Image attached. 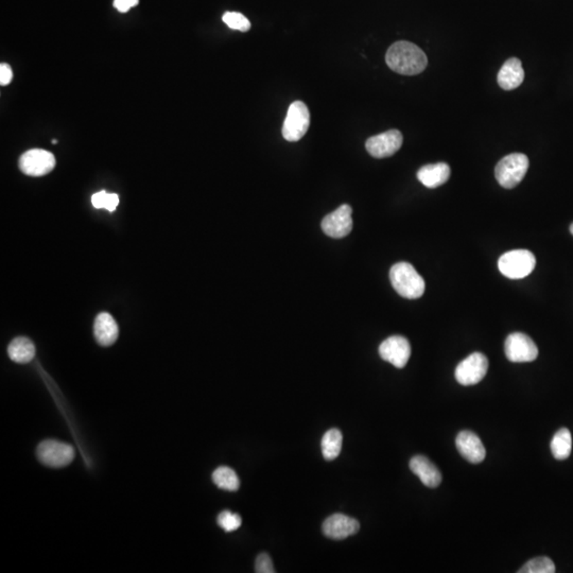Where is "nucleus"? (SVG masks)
Listing matches in <instances>:
<instances>
[{
  "label": "nucleus",
  "instance_id": "22",
  "mask_svg": "<svg viewBox=\"0 0 573 573\" xmlns=\"http://www.w3.org/2000/svg\"><path fill=\"white\" fill-rule=\"evenodd\" d=\"M212 481L221 490L236 492L240 486V481L235 470L227 466L217 468L212 474Z\"/></svg>",
  "mask_w": 573,
  "mask_h": 573
},
{
  "label": "nucleus",
  "instance_id": "19",
  "mask_svg": "<svg viewBox=\"0 0 573 573\" xmlns=\"http://www.w3.org/2000/svg\"><path fill=\"white\" fill-rule=\"evenodd\" d=\"M10 359L16 363H29L36 356V347L24 337L16 338L8 347Z\"/></svg>",
  "mask_w": 573,
  "mask_h": 573
},
{
  "label": "nucleus",
  "instance_id": "17",
  "mask_svg": "<svg viewBox=\"0 0 573 573\" xmlns=\"http://www.w3.org/2000/svg\"><path fill=\"white\" fill-rule=\"evenodd\" d=\"M94 333H95L96 340L101 347H110L117 341L119 331H118L117 323L112 315L108 312H102L96 318Z\"/></svg>",
  "mask_w": 573,
  "mask_h": 573
},
{
  "label": "nucleus",
  "instance_id": "23",
  "mask_svg": "<svg viewBox=\"0 0 573 573\" xmlns=\"http://www.w3.org/2000/svg\"><path fill=\"white\" fill-rule=\"evenodd\" d=\"M519 573H554L556 572V565L546 556L533 558L529 560L527 564L521 567Z\"/></svg>",
  "mask_w": 573,
  "mask_h": 573
},
{
  "label": "nucleus",
  "instance_id": "10",
  "mask_svg": "<svg viewBox=\"0 0 573 573\" xmlns=\"http://www.w3.org/2000/svg\"><path fill=\"white\" fill-rule=\"evenodd\" d=\"M402 141V134L398 130H390L370 137L366 140L365 148L372 157L386 159L394 155L401 148Z\"/></svg>",
  "mask_w": 573,
  "mask_h": 573
},
{
  "label": "nucleus",
  "instance_id": "26",
  "mask_svg": "<svg viewBox=\"0 0 573 573\" xmlns=\"http://www.w3.org/2000/svg\"><path fill=\"white\" fill-rule=\"evenodd\" d=\"M217 523L222 528L225 532H234L238 530L242 525V519L238 514L232 513L229 511H223L218 516Z\"/></svg>",
  "mask_w": 573,
  "mask_h": 573
},
{
  "label": "nucleus",
  "instance_id": "27",
  "mask_svg": "<svg viewBox=\"0 0 573 573\" xmlns=\"http://www.w3.org/2000/svg\"><path fill=\"white\" fill-rule=\"evenodd\" d=\"M255 572L257 573H274L273 563H272L271 558L269 554L261 553L256 558L255 563Z\"/></svg>",
  "mask_w": 573,
  "mask_h": 573
},
{
  "label": "nucleus",
  "instance_id": "8",
  "mask_svg": "<svg viewBox=\"0 0 573 573\" xmlns=\"http://www.w3.org/2000/svg\"><path fill=\"white\" fill-rule=\"evenodd\" d=\"M487 370V358L481 353L472 354L456 366V382L462 386H474L483 380L486 375Z\"/></svg>",
  "mask_w": 573,
  "mask_h": 573
},
{
  "label": "nucleus",
  "instance_id": "29",
  "mask_svg": "<svg viewBox=\"0 0 573 573\" xmlns=\"http://www.w3.org/2000/svg\"><path fill=\"white\" fill-rule=\"evenodd\" d=\"M13 79V71L9 65L3 63L0 65V84L3 86L8 85Z\"/></svg>",
  "mask_w": 573,
  "mask_h": 573
},
{
  "label": "nucleus",
  "instance_id": "18",
  "mask_svg": "<svg viewBox=\"0 0 573 573\" xmlns=\"http://www.w3.org/2000/svg\"><path fill=\"white\" fill-rule=\"evenodd\" d=\"M450 177V167L446 163L431 164L417 171V179L427 188H437L444 185Z\"/></svg>",
  "mask_w": 573,
  "mask_h": 573
},
{
  "label": "nucleus",
  "instance_id": "31",
  "mask_svg": "<svg viewBox=\"0 0 573 573\" xmlns=\"http://www.w3.org/2000/svg\"><path fill=\"white\" fill-rule=\"evenodd\" d=\"M52 143H53V145H55V143H57V139H53Z\"/></svg>",
  "mask_w": 573,
  "mask_h": 573
},
{
  "label": "nucleus",
  "instance_id": "28",
  "mask_svg": "<svg viewBox=\"0 0 573 573\" xmlns=\"http://www.w3.org/2000/svg\"><path fill=\"white\" fill-rule=\"evenodd\" d=\"M139 3V0H114V8L117 9L120 13H126L129 10L136 7Z\"/></svg>",
  "mask_w": 573,
  "mask_h": 573
},
{
  "label": "nucleus",
  "instance_id": "13",
  "mask_svg": "<svg viewBox=\"0 0 573 573\" xmlns=\"http://www.w3.org/2000/svg\"><path fill=\"white\" fill-rule=\"evenodd\" d=\"M323 533L331 539L342 540L359 532L360 523L344 514L329 516L323 523Z\"/></svg>",
  "mask_w": 573,
  "mask_h": 573
},
{
  "label": "nucleus",
  "instance_id": "20",
  "mask_svg": "<svg viewBox=\"0 0 573 573\" xmlns=\"http://www.w3.org/2000/svg\"><path fill=\"white\" fill-rule=\"evenodd\" d=\"M343 444V435L338 429H331L325 433L322 439V454L325 460L331 461L339 456Z\"/></svg>",
  "mask_w": 573,
  "mask_h": 573
},
{
  "label": "nucleus",
  "instance_id": "2",
  "mask_svg": "<svg viewBox=\"0 0 573 573\" xmlns=\"http://www.w3.org/2000/svg\"><path fill=\"white\" fill-rule=\"evenodd\" d=\"M390 280L395 291L408 300L421 298L425 292V280L410 263H398L393 266Z\"/></svg>",
  "mask_w": 573,
  "mask_h": 573
},
{
  "label": "nucleus",
  "instance_id": "25",
  "mask_svg": "<svg viewBox=\"0 0 573 573\" xmlns=\"http://www.w3.org/2000/svg\"><path fill=\"white\" fill-rule=\"evenodd\" d=\"M223 22L233 30L247 32L251 29V22L243 14L238 12H226L223 15Z\"/></svg>",
  "mask_w": 573,
  "mask_h": 573
},
{
  "label": "nucleus",
  "instance_id": "5",
  "mask_svg": "<svg viewBox=\"0 0 573 573\" xmlns=\"http://www.w3.org/2000/svg\"><path fill=\"white\" fill-rule=\"evenodd\" d=\"M310 126V113L306 104L296 101L289 106L282 126V136L286 140L298 141L306 135Z\"/></svg>",
  "mask_w": 573,
  "mask_h": 573
},
{
  "label": "nucleus",
  "instance_id": "4",
  "mask_svg": "<svg viewBox=\"0 0 573 573\" xmlns=\"http://www.w3.org/2000/svg\"><path fill=\"white\" fill-rule=\"evenodd\" d=\"M536 258L527 249L507 252L499 258L498 268L502 275L511 280L527 277L535 269Z\"/></svg>",
  "mask_w": 573,
  "mask_h": 573
},
{
  "label": "nucleus",
  "instance_id": "21",
  "mask_svg": "<svg viewBox=\"0 0 573 573\" xmlns=\"http://www.w3.org/2000/svg\"><path fill=\"white\" fill-rule=\"evenodd\" d=\"M572 449V437L566 428L558 430L551 441V451L556 460H566Z\"/></svg>",
  "mask_w": 573,
  "mask_h": 573
},
{
  "label": "nucleus",
  "instance_id": "16",
  "mask_svg": "<svg viewBox=\"0 0 573 573\" xmlns=\"http://www.w3.org/2000/svg\"><path fill=\"white\" fill-rule=\"evenodd\" d=\"M499 86L505 91H513L523 84L525 80V71L521 61L517 57H512L501 67L498 73Z\"/></svg>",
  "mask_w": 573,
  "mask_h": 573
},
{
  "label": "nucleus",
  "instance_id": "3",
  "mask_svg": "<svg viewBox=\"0 0 573 573\" xmlns=\"http://www.w3.org/2000/svg\"><path fill=\"white\" fill-rule=\"evenodd\" d=\"M529 169V159L521 153H513L503 157L495 168V177L498 183L507 189L519 185Z\"/></svg>",
  "mask_w": 573,
  "mask_h": 573
},
{
  "label": "nucleus",
  "instance_id": "24",
  "mask_svg": "<svg viewBox=\"0 0 573 573\" xmlns=\"http://www.w3.org/2000/svg\"><path fill=\"white\" fill-rule=\"evenodd\" d=\"M92 204L98 210L106 208L112 212L119 204V196L116 194H108L106 191L97 192L92 196Z\"/></svg>",
  "mask_w": 573,
  "mask_h": 573
},
{
  "label": "nucleus",
  "instance_id": "9",
  "mask_svg": "<svg viewBox=\"0 0 573 573\" xmlns=\"http://www.w3.org/2000/svg\"><path fill=\"white\" fill-rule=\"evenodd\" d=\"M55 155L43 149L27 151L20 159V169L30 177H43L55 169Z\"/></svg>",
  "mask_w": 573,
  "mask_h": 573
},
{
  "label": "nucleus",
  "instance_id": "12",
  "mask_svg": "<svg viewBox=\"0 0 573 573\" xmlns=\"http://www.w3.org/2000/svg\"><path fill=\"white\" fill-rule=\"evenodd\" d=\"M379 355L384 361L393 364L395 368H404L410 359V343L406 338L393 335L380 344Z\"/></svg>",
  "mask_w": 573,
  "mask_h": 573
},
{
  "label": "nucleus",
  "instance_id": "14",
  "mask_svg": "<svg viewBox=\"0 0 573 573\" xmlns=\"http://www.w3.org/2000/svg\"><path fill=\"white\" fill-rule=\"evenodd\" d=\"M456 449L465 460L472 464H479L486 456L480 437L472 431H461L456 440Z\"/></svg>",
  "mask_w": 573,
  "mask_h": 573
},
{
  "label": "nucleus",
  "instance_id": "1",
  "mask_svg": "<svg viewBox=\"0 0 573 573\" xmlns=\"http://www.w3.org/2000/svg\"><path fill=\"white\" fill-rule=\"evenodd\" d=\"M388 66L399 75H415L423 73L428 64L425 52L410 42L395 43L386 55Z\"/></svg>",
  "mask_w": 573,
  "mask_h": 573
},
{
  "label": "nucleus",
  "instance_id": "6",
  "mask_svg": "<svg viewBox=\"0 0 573 573\" xmlns=\"http://www.w3.org/2000/svg\"><path fill=\"white\" fill-rule=\"evenodd\" d=\"M38 460L48 467H65L73 461L75 449L68 444L48 440L38 445Z\"/></svg>",
  "mask_w": 573,
  "mask_h": 573
},
{
  "label": "nucleus",
  "instance_id": "7",
  "mask_svg": "<svg viewBox=\"0 0 573 573\" xmlns=\"http://www.w3.org/2000/svg\"><path fill=\"white\" fill-rule=\"evenodd\" d=\"M505 356L514 363L532 362L537 358L538 349L529 335L521 333H511L505 340Z\"/></svg>",
  "mask_w": 573,
  "mask_h": 573
},
{
  "label": "nucleus",
  "instance_id": "11",
  "mask_svg": "<svg viewBox=\"0 0 573 573\" xmlns=\"http://www.w3.org/2000/svg\"><path fill=\"white\" fill-rule=\"evenodd\" d=\"M353 210L347 204H343L335 212L325 217L322 221L323 232L331 238L340 239L347 237L353 229Z\"/></svg>",
  "mask_w": 573,
  "mask_h": 573
},
{
  "label": "nucleus",
  "instance_id": "15",
  "mask_svg": "<svg viewBox=\"0 0 573 573\" xmlns=\"http://www.w3.org/2000/svg\"><path fill=\"white\" fill-rule=\"evenodd\" d=\"M410 470L419 477L423 485L430 488H435L442 482V474L439 468L423 456H416L411 458Z\"/></svg>",
  "mask_w": 573,
  "mask_h": 573
},
{
  "label": "nucleus",
  "instance_id": "30",
  "mask_svg": "<svg viewBox=\"0 0 573 573\" xmlns=\"http://www.w3.org/2000/svg\"><path fill=\"white\" fill-rule=\"evenodd\" d=\"M570 233H571V234L573 235V223H572V224H571V226H570Z\"/></svg>",
  "mask_w": 573,
  "mask_h": 573
}]
</instances>
